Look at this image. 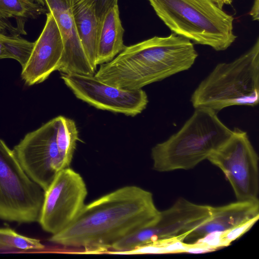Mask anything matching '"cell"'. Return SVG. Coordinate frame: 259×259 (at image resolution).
Here are the masks:
<instances>
[{
    "mask_svg": "<svg viewBox=\"0 0 259 259\" xmlns=\"http://www.w3.org/2000/svg\"><path fill=\"white\" fill-rule=\"evenodd\" d=\"M53 16L62 39L64 51L59 70L61 74L94 75L82 47L72 13V0H44Z\"/></svg>",
    "mask_w": 259,
    "mask_h": 259,
    "instance_id": "4fadbf2b",
    "label": "cell"
},
{
    "mask_svg": "<svg viewBox=\"0 0 259 259\" xmlns=\"http://www.w3.org/2000/svg\"><path fill=\"white\" fill-rule=\"evenodd\" d=\"M210 218L188 233L183 242L194 243L207 235L225 232L259 215V201H237L221 206H210Z\"/></svg>",
    "mask_w": 259,
    "mask_h": 259,
    "instance_id": "5bb4252c",
    "label": "cell"
},
{
    "mask_svg": "<svg viewBox=\"0 0 259 259\" xmlns=\"http://www.w3.org/2000/svg\"><path fill=\"white\" fill-rule=\"evenodd\" d=\"M232 133L215 112L196 108L182 127L151 149L153 168L158 172L195 167L220 148Z\"/></svg>",
    "mask_w": 259,
    "mask_h": 259,
    "instance_id": "3957f363",
    "label": "cell"
},
{
    "mask_svg": "<svg viewBox=\"0 0 259 259\" xmlns=\"http://www.w3.org/2000/svg\"><path fill=\"white\" fill-rule=\"evenodd\" d=\"M0 41L12 59L16 60L22 68H24L31 56L34 42L27 41L18 35H6L1 32Z\"/></svg>",
    "mask_w": 259,
    "mask_h": 259,
    "instance_id": "ffe728a7",
    "label": "cell"
},
{
    "mask_svg": "<svg viewBox=\"0 0 259 259\" xmlns=\"http://www.w3.org/2000/svg\"><path fill=\"white\" fill-rule=\"evenodd\" d=\"M57 117L27 133L13 150L28 176L45 191L63 169L57 143Z\"/></svg>",
    "mask_w": 259,
    "mask_h": 259,
    "instance_id": "30bf717a",
    "label": "cell"
},
{
    "mask_svg": "<svg viewBox=\"0 0 259 259\" xmlns=\"http://www.w3.org/2000/svg\"><path fill=\"white\" fill-rule=\"evenodd\" d=\"M37 3L44 6L45 3L44 0H35Z\"/></svg>",
    "mask_w": 259,
    "mask_h": 259,
    "instance_id": "4316f807",
    "label": "cell"
},
{
    "mask_svg": "<svg viewBox=\"0 0 259 259\" xmlns=\"http://www.w3.org/2000/svg\"><path fill=\"white\" fill-rule=\"evenodd\" d=\"M56 143L63 169L69 167L79 140L75 122L63 116L57 117Z\"/></svg>",
    "mask_w": 259,
    "mask_h": 259,
    "instance_id": "e0dca14e",
    "label": "cell"
},
{
    "mask_svg": "<svg viewBox=\"0 0 259 259\" xmlns=\"http://www.w3.org/2000/svg\"><path fill=\"white\" fill-rule=\"evenodd\" d=\"M198 53L189 39L172 32L126 46L100 65L95 77L119 88L134 90L190 69Z\"/></svg>",
    "mask_w": 259,
    "mask_h": 259,
    "instance_id": "7a4b0ae2",
    "label": "cell"
},
{
    "mask_svg": "<svg viewBox=\"0 0 259 259\" xmlns=\"http://www.w3.org/2000/svg\"><path fill=\"white\" fill-rule=\"evenodd\" d=\"M12 59L11 55L8 53L0 41V59Z\"/></svg>",
    "mask_w": 259,
    "mask_h": 259,
    "instance_id": "484cf974",
    "label": "cell"
},
{
    "mask_svg": "<svg viewBox=\"0 0 259 259\" xmlns=\"http://www.w3.org/2000/svg\"><path fill=\"white\" fill-rule=\"evenodd\" d=\"M44 192L38 222L44 231L54 235L77 217L85 205L88 190L80 175L69 167L59 171Z\"/></svg>",
    "mask_w": 259,
    "mask_h": 259,
    "instance_id": "9c48e42d",
    "label": "cell"
},
{
    "mask_svg": "<svg viewBox=\"0 0 259 259\" xmlns=\"http://www.w3.org/2000/svg\"><path fill=\"white\" fill-rule=\"evenodd\" d=\"M72 13L84 54L93 70L97 69V39L99 21L90 7L72 0Z\"/></svg>",
    "mask_w": 259,
    "mask_h": 259,
    "instance_id": "2e32d148",
    "label": "cell"
},
{
    "mask_svg": "<svg viewBox=\"0 0 259 259\" xmlns=\"http://www.w3.org/2000/svg\"><path fill=\"white\" fill-rule=\"evenodd\" d=\"M172 32L217 51L235 41L234 18L211 0H148Z\"/></svg>",
    "mask_w": 259,
    "mask_h": 259,
    "instance_id": "5b68a950",
    "label": "cell"
},
{
    "mask_svg": "<svg viewBox=\"0 0 259 259\" xmlns=\"http://www.w3.org/2000/svg\"><path fill=\"white\" fill-rule=\"evenodd\" d=\"M124 29L118 5L110 9L99 21L97 39L96 64L107 63L122 52Z\"/></svg>",
    "mask_w": 259,
    "mask_h": 259,
    "instance_id": "9a60e30c",
    "label": "cell"
},
{
    "mask_svg": "<svg viewBox=\"0 0 259 259\" xmlns=\"http://www.w3.org/2000/svg\"><path fill=\"white\" fill-rule=\"evenodd\" d=\"M89 6L100 21L112 8L117 6L118 0H79Z\"/></svg>",
    "mask_w": 259,
    "mask_h": 259,
    "instance_id": "7402d4cb",
    "label": "cell"
},
{
    "mask_svg": "<svg viewBox=\"0 0 259 259\" xmlns=\"http://www.w3.org/2000/svg\"><path fill=\"white\" fill-rule=\"evenodd\" d=\"M194 109L215 113L232 106L254 107L259 101V39L246 52L218 64L192 93Z\"/></svg>",
    "mask_w": 259,
    "mask_h": 259,
    "instance_id": "277c9868",
    "label": "cell"
},
{
    "mask_svg": "<svg viewBox=\"0 0 259 259\" xmlns=\"http://www.w3.org/2000/svg\"><path fill=\"white\" fill-rule=\"evenodd\" d=\"M12 18L10 15L0 10V32L8 31L11 35H19L20 34H26L23 28L15 27L9 20Z\"/></svg>",
    "mask_w": 259,
    "mask_h": 259,
    "instance_id": "603a6c76",
    "label": "cell"
},
{
    "mask_svg": "<svg viewBox=\"0 0 259 259\" xmlns=\"http://www.w3.org/2000/svg\"><path fill=\"white\" fill-rule=\"evenodd\" d=\"M64 46L57 23L49 12L44 28L34 42L31 56L24 68L21 77L28 85L45 81L55 71L59 70Z\"/></svg>",
    "mask_w": 259,
    "mask_h": 259,
    "instance_id": "7c38bea8",
    "label": "cell"
},
{
    "mask_svg": "<svg viewBox=\"0 0 259 259\" xmlns=\"http://www.w3.org/2000/svg\"><path fill=\"white\" fill-rule=\"evenodd\" d=\"M210 206L178 199L169 208L160 211L157 220L115 243L107 253L114 254L155 242L178 239L182 241L191 231L210 217Z\"/></svg>",
    "mask_w": 259,
    "mask_h": 259,
    "instance_id": "52a82bcc",
    "label": "cell"
},
{
    "mask_svg": "<svg viewBox=\"0 0 259 259\" xmlns=\"http://www.w3.org/2000/svg\"><path fill=\"white\" fill-rule=\"evenodd\" d=\"M259 219V215L252 218L228 231L220 233L222 247L230 245L234 241L249 231Z\"/></svg>",
    "mask_w": 259,
    "mask_h": 259,
    "instance_id": "44dd1931",
    "label": "cell"
},
{
    "mask_svg": "<svg viewBox=\"0 0 259 259\" xmlns=\"http://www.w3.org/2000/svg\"><path fill=\"white\" fill-rule=\"evenodd\" d=\"M44 193L26 174L13 149L0 139V219L38 222Z\"/></svg>",
    "mask_w": 259,
    "mask_h": 259,
    "instance_id": "8992f818",
    "label": "cell"
},
{
    "mask_svg": "<svg viewBox=\"0 0 259 259\" xmlns=\"http://www.w3.org/2000/svg\"><path fill=\"white\" fill-rule=\"evenodd\" d=\"M207 159L224 174L237 201L258 199V157L246 132L234 128Z\"/></svg>",
    "mask_w": 259,
    "mask_h": 259,
    "instance_id": "ba28073f",
    "label": "cell"
},
{
    "mask_svg": "<svg viewBox=\"0 0 259 259\" xmlns=\"http://www.w3.org/2000/svg\"><path fill=\"white\" fill-rule=\"evenodd\" d=\"M216 4L220 8L222 9L226 5H231L232 0H211Z\"/></svg>",
    "mask_w": 259,
    "mask_h": 259,
    "instance_id": "d4e9b609",
    "label": "cell"
},
{
    "mask_svg": "<svg viewBox=\"0 0 259 259\" xmlns=\"http://www.w3.org/2000/svg\"><path fill=\"white\" fill-rule=\"evenodd\" d=\"M45 248L39 239L23 236L9 228H0L1 250H37Z\"/></svg>",
    "mask_w": 259,
    "mask_h": 259,
    "instance_id": "ac0fdd59",
    "label": "cell"
},
{
    "mask_svg": "<svg viewBox=\"0 0 259 259\" xmlns=\"http://www.w3.org/2000/svg\"><path fill=\"white\" fill-rule=\"evenodd\" d=\"M61 78L77 98L99 109L135 116L145 110L148 103L147 94L142 89L119 88L94 75L61 74Z\"/></svg>",
    "mask_w": 259,
    "mask_h": 259,
    "instance_id": "8fae6325",
    "label": "cell"
},
{
    "mask_svg": "<svg viewBox=\"0 0 259 259\" xmlns=\"http://www.w3.org/2000/svg\"><path fill=\"white\" fill-rule=\"evenodd\" d=\"M159 212L150 192L126 186L85 204L67 228L48 240L83 248L86 253L107 252L124 237L154 223Z\"/></svg>",
    "mask_w": 259,
    "mask_h": 259,
    "instance_id": "6da1fadb",
    "label": "cell"
},
{
    "mask_svg": "<svg viewBox=\"0 0 259 259\" xmlns=\"http://www.w3.org/2000/svg\"><path fill=\"white\" fill-rule=\"evenodd\" d=\"M0 10L13 17L36 18L46 13L44 6L35 0H0Z\"/></svg>",
    "mask_w": 259,
    "mask_h": 259,
    "instance_id": "d6986e66",
    "label": "cell"
},
{
    "mask_svg": "<svg viewBox=\"0 0 259 259\" xmlns=\"http://www.w3.org/2000/svg\"><path fill=\"white\" fill-rule=\"evenodd\" d=\"M259 0H254L250 15L254 20H258Z\"/></svg>",
    "mask_w": 259,
    "mask_h": 259,
    "instance_id": "cb8c5ba5",
    "label": "cell"
}]
</instances>
